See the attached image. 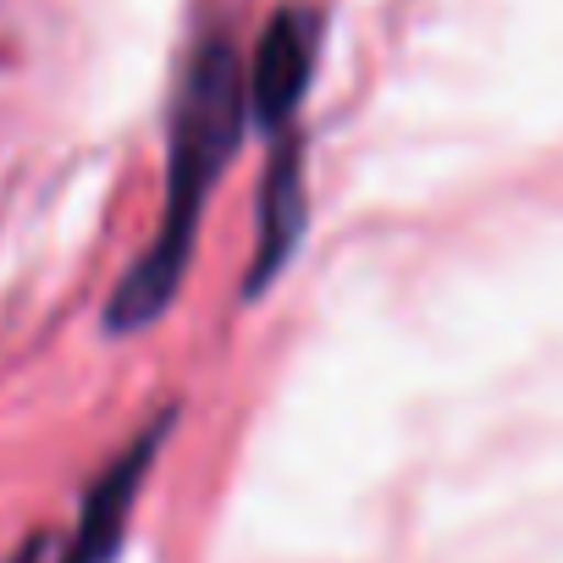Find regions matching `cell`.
<instances>
[{
	"label": "cell",
	"mask_w": 563,
	"mask_h": 563,
	"mask_svg": "<svg viewBox=\"0 0 563 563\" xmlns=\"http://www.w3.org/2000/svg\"><path fill=\"white\" fill-rule=\"evenodd\" d=\"M305 210H310V194H305L299 144H282V150L271 155L265 194H260V249H254V265H249V282H243L249 299H254L265 282L288 265V254L299 249V238H305Z\"/></svg>",
	"instance_id": "4"
},
{
	"label": "cell",
	"mask_w": 563,
	"mask_h": 563,
	"mask_svg": "<svg viewBox=\"0 0 563 563\" xmlns=\"http://www.w3.org/2000/svg\"><path fill=\"white\" fill-rule=\"evenodd\" d=\"M177 415H161L150 431L133 437L128 453H117V464L84 492V508L73 519L67 536H51V563H117L122 541H128V519H133V503L144 492V475L166 442Z\"/></svg>",
	"instance_id": "2"
},
{
	"label": "cell",
	"mask_w": 563,
	"mask_h": 563,
	"mask_svg": "<svg viewBox=\"0 0 563 563\" xmlns=\"http://www.w3.org/2000/svg\"><path fill=\"white\" fill-rule=\"evenodd\" d=\"M316 67V18L310 12H276L254 45V62L243 73V106L260 117V128H294V111L305 106Z\"/></svg>",
	"instance_id": "3"
},
{
	"label": "cell",
	"mask_w": 563,
	"mask_h": 563,
	"mask_svg": "<svg viewBox=\"0 0 563 563\" xmlns=\"http://www.w3.org/2000/svg\"><path fill=\"white\" fill-rule=\"evenodd\" d=\"M243 133V67L227 34H210L199 56L188 62V78L177 89V117H172V177H166V210L161 232L144 249V260L122 276L111 299V332H139L161 321L183 288V271L199 238L205 199L238 150Z\"/></svg>",
	"instance_id": "1"
}]
</instances>
